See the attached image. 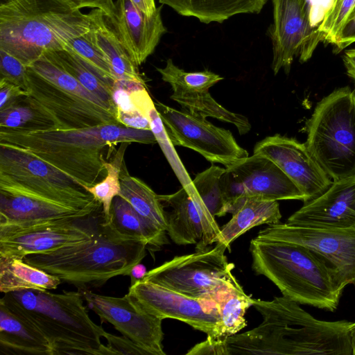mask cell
Instances as JSON below:
<instances>
[{
  "instance_id": "obj_30",
  "label": "cell",
  "mask_w": 355,
  "mask_h": 355,
  "mask_svg": "<svg viewBox=\"0 0 355 355\" xmlns=\"http://www.w3.org/2000/svg\"><path fill=\"white\" fill-rule=\"evenodd\" d=\"M44 54L100 98L115 116L116 108L112 97L114 83L103 78L77 53L67 47L46 51Z\"/></svg>"
},
{
  "instance_id": "obj_40",
  "label": "cell",
  "mask_w": 355,
  "mask_h": 355,
  "mask_svg": "<svg viewBox=\"0 0 355 355\" xmlns=\"http://www.w3.org/2000/svg\"><path fill=\"white\" fill-rule=\"evenodd\" d=\"M220 189L226 214H234L248 198L242 182L227 168L220 177Z\"/></svg>"
},
{
  "instance_id": "obj_49",
  "label": "cell",
  "mask_w": 355,
  "mask_h": 355,
  "mask_svg": "<svg viewBox=\"0 0 355 355\" xmlns=\"http://www.w3.org/2000/svg\"><path fill=\"white\" fill-rule=\"evenodd\" d=\"M146 272L147 271L146 267L143 264L139 263L135 265L132 268L129 274L131 280L130 285L135 284L137 281L141 280L146 274Z\"/></svg>"
},
{
  "instance_id": "obj_13",
  "label": "cell",
  "mask_w": 355,
  "mask_h": 355,
  "mask_svg": "<svg viewBox=\"0 0 355 355\" xmlns=\"http://www.w3.org/2000/svg\"><path fill=\"white\" fill-rule=\"evenodd\" d=\"M261 238L296 243L320 256L338 274L345 285L355 286V229H332L268 225Z\"/></svg>"
},
{
  "instance_id": "obj_4",
  "label": "cell",
  "mask_w": 355,
  "mask_h": 355,
  "mask_svg": "<svg viewBox=\"0 0 355 355\" xmlns=\"http://www.w3.org/2000/svg\"><path fill=\"white\" fill-rule=\"evenodd\" d=\"M89 26L88 13L69 0H13L0 6V49L28 67Z\"/></svg>"
},
{
  "instance_id": "obj_9",
  "label": "cell",
  "mask_w": 355,
  "mask_h": 355,
  "mask_svg": "<svg viewBox=\"0 0 355 355\" xmlns=\"http://www.w3.org/2000/svg\"><path fill=\"white\" fill-rule=\"evenodd\" d=\"M0 180L94 214L102 206L78 181L16 146L0 144Z\"/></svg>"
},
{
  "instance_id": "obj_42",
  "label": "cell",
  "mask_w": 355,
  "mask_h": 355,
  "mask_svg": "<svg viewBox=\"0 0 355 355\" xmlns=\"http://www.w3.org/2000/svg\"><path fill=\"white\" fill-rule=\"evenodd\" d=\"M28 96L25 89L6 79L0 78V110Z\"/></svg>"
},
{
  "instance_id": "obj_38",
  "label": "cell",
  "mask_w": 355,
  "mask_h": 355,
  "mask_svg": "<svg viewBox=\"0 0 355 355\" xmlns=\"http://www.w3.org/2000/svg\"><path fill=\"white\" fill-rule=\"evenodd\" d=\"M64 47L77 53L87 64L103 78L114 83L116 80L111 66L104 54L89 39L87 33L69 40Z\"/></svg>"
},
{
  "instance_id": "obj_35",
  "label": "cell",
  "mask_w": 355,
  "mask_h": 355,
  "mask_svg": "<svg viewBox=\"0 0 355 355\" xmlns=\"http://www.w3.org/2000/svg\"><path fill=\"white\" fill-rule=\"evenodd\" d=\"M130 143H121L110 161L105 160L103 165L106 170L105 177L92 187H85L94 198L101 204L103 220H107L110 215L113 199L121 191L120 173L124 164L123 157L128 146Z\"/></svg>"
},
{
  "instance_id": "obj_20",
  "label": "cell",
  "mask_w": 355,
  "mask_h": 355,
  "mask_svg": "<svg viewBox=\"0 0 355 355\" xmlns=\"http://www.w3.org/2000/svg\"><path fill=\"white\" fill-rule=\"evenodd\" d=\"M291 225L355 229V175L333 181L319 196L304 205L287 219Z\"/></svg>"
},
{
  "instance_id": "obj_16",
  "label": "cell",
  "mask_w": 355,
  "mask_h": 355,
  "mask_svg": "<svg viewBox=\"0 0 355 355\" xmlns=\"http://www.w3.org/2000/svg\"><path fill=\"white\" fill-rule=\"evenodd\" d=\"M28 96L53 117L58 130H70L119 123L107 110L64 91L27 67Z\"/></svg>"
},
{
  "instance_id": "obj_46",
  "label": "cell",
  "mask_w": 355,
  "mask_h": 355,
  "mask_svg": "<svg viewBox=\"0 0 355 355\" xmlns=\"http://www.w3.org/2000/svg\"><path fill=\"white\" fill-rule=\"evenodd\" d=\"M75 6L81 9L83 8H92L102 10L105 15H109L114 7L113 0H69Z\"/></svg>"
},
{
  "instance_id": "obj_12",
  "label": "cell",
  "mask_w": 355,
  "mask_h": 355,
  "mask_svg": "<svg viewBox=\"0 0 355 355\" xmlns=\"http://www.w3.org/2000/svg\"><path fill=\"white\" fill-rule=\"evenodd\" d=\"M87 306L137 346L150 355H165L162 319L146 311L130 294L122 297L80 291Z\"/></svg>"
},
{
  "instance_id": "obj_6",
  "label": "cell",
  "mask_w": 355,
  "mask_h": 355,
  "mask_svg": "<svg viewBox=\"0 0 355 355\" xmlns=\"http://www.w3.org/2000/svg\"><path fill=\"white\" fill-rule=\"evenodd\" d=\"M147 244L123 240L99 223L93 238L55 250L25 256L31 266L78 287H98L118 275H129L146 256Z\"/></svg>"
},
{
  "instance_id": "obj_31",
  "label": "cell",
  "mask_w": 355,
  "mask_h": 355,
  "mask_svg": "<svg viewBox=\"0 0 355 355\" xmlns=\"http://www.w3.org/2000/svg\"><path fill=\"white\" fill-rule=\"evenodd\" d=\"M120 196L143 217L166 232V223L158 195L144 181L132 176L123 164L120 173Z\"/></svg>"
},
{
  "instance_id": "obj_39",
  "label": "cell",
  "mask_w": 355,
  "mask_h": 355,
  "mask_svg": "<svg viewBox=\"0 0 355 355\" xmlns=\"http://www.w3.org/2000/svg\"><path fill=\"white\" fill-rule=\"evenodd\" d=\"M355 6V0H332L318 31L323 41L334 44L336 35Z\"/></svg>"
},
{
  "instance_id": "obj_43",
  "label": "cell",
  "mask_w": 355,
  "mask_h": 355,
  "mask_svg": "<svg viewBox=\"0 0 355 355\" xmlns=\"http://www.w3.org/2000/svg\"><path fill=\"white\" fill-rule=\"evenodd\" d=\"M355 42V6L338 33L334 43L335 51L338 53Z\"/></svg>"
},
{
  "instance_id": "obj_21",
  "label": "cell",
  "mask_w": 355,
  "mask_h": 355,
  "mask_svg": "<svg viewBox=\"0 0 355 355\" xmlns=\"http://www.w3.org/2000/svg\"><path fill=\"white\" fill-rule=\"evenodd\" d=\"M226 168L240 179L248 197L266 200H306L292 180L266 156L253 154Z\"/></svg>"
},
{
  "instance_id": "obj_18",
  "label": "cell",
  "mask_w": 355,
  "mask_h": 355,
  "mask_svg": "<svg viewBox=\"0 0 355 355\" xmlns=\"http://www.w3.org/2000/svg\"><path fill=\"white\" fill-rule=\"evenodd\" d=\"M162 6L146 15L130 0H116L105 18L128 54L137 66L143 64L166 32L161 17Z\"/></svg>"
},
{
  "instance_id": "obj_44",
  "label": "cell",
  "mask_w": 355,
  "mask_h": 355,
  "mask_svg": "<svg viewBox=\"0 0 355 355\" xmlns=\"http://www.w3.org/2000/svg\"><path fill=\"white\" fill-rule=\"evenodd\" d=\"M110 354H146L128 338L107 333L105 337Z\"/></svg>"
},
{
  "instance_id": "obj_37",
  "label": "cell",
  "mask_w": 355,
  "mask_h": 355,
  "mask_svg": "<svg viewBox=\"0 0 355 355\" xmlns=\"http://www.w3.org/2000/svg\"><path fill=\"white\" fill-rule=\"evenodd\" d=\"M28 67L59 88L110 111L100 98L84 87L46 54L44 53Z\"/></svg>"
},
{
  "instance_id": "obj_19",
  "label": "cell",
  "mask_w": 355,
  "mask_h": 355,
  "mask_svg": "<svg viewBox=\"0 0 355 355\" xmlns=\"http://www.w3.org/2000/svg\"><path fill=\"white\" fill-rule=\"evenodd\" d=\"M94 213L0 180V225L49 220H85Z\"/></svg>"
},
{
  "instance_id": "obj_50",
  "label": "cell",
  "mask_w": 355,
  "mask_h": 355,
  "mask_svg": "<svg viewBox=\"0 0 355 355\" xmlns=\"http://www.w3.org/2000/svg\"><path fill=\"white\" fill-rule=\"evenodd\" d=\"M349 330L352 347V355H355V322H351Z\"/></svg>"
},
{
  "instance_id": "obj_25",
  "label": "cell",
  "mask_w": 355,
  "mask_h": 355,
  "mask_svg": "<svg viewBox=\"0 0 355 355\" xmlns=\"http://www.w3.org/2000/svg\"><path fill=\"white\" fill-rule=\"evenodd\" d=\"M101 223L116 237L127 241H141L148 247L158 249L168 241L166 232L139 214L123 198L113 199L110 215Z\"/></svg>"
},
{
  "instance_id": "obj_48",
  "label": "cell",
  "mask_w": 355,
  "mask_h": 355,
  "mask_svg": "<svg viewBox=\"0 0 355 355\" xmlns=\"http://www.w3.org/2000/svg\"><path fill=\"white\" fill-rule=\"evenodd\" d=\"M138 8L148 16H151L155 11V0H130Z\"/></svg>"
},
{
  "instance_id": "obj_8",
  "label": "cell",
  "mask_w": 355,
  "mask_h": 355,
  "mask_svg": "<svg viewBox=\"0 0 355 355\" xmlns=\"http://www.w3.org/2000/svg\"><path fill=\"white\" fill-rule=\"evenodd\" d=\"M211 248L175 256L147 271L141 279L170 288L184 295L216 302L223 292L241 288L232 271L222 243Z\"/></svg>"
},
{
  "instance_id": "obj_28",
  "label": "cell",
  "mask_w": 355,
  "mask_h": 355,
  "mask_svg": "<svg viewBox=\"0 0 355 355\" xmlns=\"http://www.w3.org/2000/svg\"><path fill=\"white\" fill-rule=\"evenodd\" d=\"M282 214L277 200L248 197L221 228L216 243H222L230 251L231 243L256 226L280 223Z\"/></svg>"
},
{
  "instance_id": "obj_51",
  "label": "cell",
  "mask_w": 355,
  "mask_h": 355,
  "mask_svg": "<svg viewBox=\"0 0 355 355\" xmlns=\"http://www.w3.org/2000/svg\"><path fill=\"white\" fill-rule=\"evenodd\" d=\"M13 0H0V6L9 3Z\"/></svg>"
},
{
  "instance_id": "obj_36",
  "label": "cell",
  "mask_w": 355,
  "mask_h": 355,
  "mask_svg": "<svg viewBox=\"0 0 355 355\" xmlns=\"http://www.w3.org/2000/svg\"><path fill=\"white\" fill-rule=\"evenodd\" d=\"M162 79L169 83L173 92H202L223 79V77L208 70L187 72L176 66L168 59L164 68H157Z\"/></svg>"
},
{
  "instance_id": "obj_34",
  "label": "cell",
  "mask_w": 355,
  "mask_h": 355,
  "mask_svg": "<svg viewBox=\"0 0 355 355\" xmlns=\"http://www.w3.org/2000/svg\"><path fill=\"white\" fill-rule=\"evenodd\" d=\"M226 168L214 164L197 174L187 187L194 202L206 208L214 216L226 215L220 189V177Z\"/></svg>"
},
{
  "instance_id": "obj_5",
  "label": "cell",
  "mask_w": 355,
  "mask_h": 355,
  "mask_svg": "<svg viewBox=\"0 0 355 355\" xmlns=\"http://www.w3.org/2000/svg\"><path fill=\"white\" fill-rule=\"evenodd\" d=\"M81 292L22 290L4 293L0 302L33 322L48 338L54 355L110 354L101 338L106 332L94 323Z\"/></svg>"
},
{
  "instance_id": "obj_2",
  "label": "cell",
  "mask_w": 355,
  "mask_h": 355,
  "mask_svg": "<svg viewBox=\"0 0 355 355\" xmlns=\"http://www.w3.org/2000/svg\"><path fill=\"white\" fill-rule=\"evenodd\" d=\"M123 142L155 144L157 139L151 130L128 128L121 123L70 130L0 129V144L28 150L85 188L92 187L106 175L103 150Z\"/></svg>"
},
{
  "instance_id": "obj_10",
  "label": "cell",
  "mask_w": 355,
  "mask_h": 355,
  "mask_svg": "<svg viewBox=\"0 0 355 355\" xmlns=\"http://www.w3.org/2000/svg\"><path fill=\"white\" fill-rule=\"evenodd\" d=\"M170 143L195 150L207 161L228 168L248 157L230 131L206 119L155 103Z\"/></svg>"
},
{
  "instance_id": "obj_1",
  "label": "cell",
  "mask_w": 355,
  "mask_h": 355,
  "mask_svg": "<svg viewBox=\"0 0 355 355\" xmlns=\"http://www.w3.org/2000/svg\"><path fill=\"white\" fill-rule=\"evenodd\" d=\"M252 306L262 322L227 338L223 355H352L351 322L318 320L283 295L253 299Z\"/></svg>"
},
{
  "instance_id": "obj_14",
  "label": "cell",
  "mask_w": 355,
  "mask_h": 355,
  "mask_svg": "<svg viewBox=\"0 0 355 355\" xmlns=\"http://www.w3.org/2000/svg\"><path fill=\"white\" fill-rule=\"evenodd\" d=\"M80 220H49L0 225V255L23 259L73 245L94 237L97 227Z\"/></svg>"
},
{
  "instance_id": "obj_22",
  "label": "cell",
  "mask_w": 355,
  "mask_h": 355,
  "mask_svg": "<svg viewBox=\"0 0 355 355\" xmlns=\"http://www.w3.org/2000/svg\"><path fill=\"white\" fill-rule=\"evenodd\" d=\"M166 223V232L176 244H196V250L209 248L207 230L198 207L183 186L178 191L158 195Z\"/></svg>"
},
{
  "instance_id": "obj_33",
  "label": "cell",
  "mask_w": 355,
  "mask_h": 355,
  "mask_svg": "<svg viewBox=\"0 0 355 355\" xmlns=\"http://www.w3.org/2000/svg\"><path fill=\"white\" fill-rule=\"evenodd\" d=\"M0 129L19 130H58L53 117L30 96L0 110Z\"/></svg>"
},
{
  "instance_id": "obj_45",
  "label": "cell",
  "mask_w": 355,
  "mask_h": 355,
  "mask_svg": "<svg viewBox=\"0 0 355 355\" xmlns=\"http://www.w3.org/2000/svg\"><path fill=\"white\" fill-rule=\"evenodd\" d=\"M115 116L117 121L125 127L151 130L149 119L139 110L128 112L116 111Z\"/></svg>"
},
{
  "instance_id": "obj_17",
  "label": "cell",
  "mask_w": 355,
  "mask_h": 355,
  "mask_svg": "<svg viewBox=\"0 0 355 355\" xmlns=\"http://www.w3.org/2000/svg\"><path fill=\"white\" fill-rule=\"evenodd\" d=\"M253 154L271 159L306 196V202L324 193L333 181L310 154L305 143L279 134L254 146Z\"/></svg>"
},
{
  "instance_id": "obj_47",
  "label": "cell",
  "mask_w": 355,
  "mask_h": 355,
  "mask_svg": "<svg viewBox=\"0 0 355 355\" xmlns=\"http://www.w3.org/2000/svg\"><path fill=\"white\" fill-rule=\"evenodd\" d=\"M343 62L347 76L355 83V49L345 51L343 55Z\"/></svg>"
},
{
  "instance_id": "obj_32",
  "label": "cell",
  "mask_w": 355,
  "mask_h": 355,
  "mask_svg": "<svg viewBox=\"0 0 355 355\" xmlns=\"http://www.w3.org/2000/svg\"><path fill=\"white\" fill-rule=\"evenodd\" d=\"M171 98L178 103L182 110L205 118L213 117L235 125L240 135L251 129L248 118L243 114L232 112L217 103L209 91L202 92H174Z\"/></svg>"
},
{
  "instance_id": "obj_3",
  "label": "cell",
  "mask_w": 355,
  "mask_h": 355,
  "mask_svg": "<svg viewBox=\"0 0 355 355\" xmlns=\"http://www.w3.org/2000/svg\"><path fill=\"white\" fill-rule=\"evenodd\" d=\"M255 274L300 304L334 311L346 286L320 256L296 243L257 236L250 244Z\"/></svg>"
},
{
  "instance_id": "obj_23",
  "label": "cell",
  "mask_w": 355,
  "mask_h": 355,
  "mask_svg": "<svg viewBox=\"0 0 355 355\" xmlns=\"http://www.w3.org/2000/svg\"><path fill=\"white\" fill-rule=\"evenodd\" d=\"M0 349L6 354L54 355L45 334L26 317L1 302Z\"/></svg>"
},
{
  "instance_id": "obj_7",
  "label": "cell",
  "mask_w": 355,
  "mask_h": 355,
  "mask_svg": "<svg viewBox=\"0 0 355 355\" xmlns=\"http://www.w3.org/2000/svg\"><path fill=\"white\" fill-rule=\"evenodd\" d=\"M306 132L307 149L333 181L355 175V90L340 87L324 97Z\"/></svg>"
},
{
  "instance_id": "obj_41",
  "label": "cell",
  "mask_w": 355,
  "mask_h": 355,
  "mask_svg": "<svg viewBox=\"0 0 355 355\" xmlns=\"http://www.w3.org/2000/svg\"><path fill=\"white\" fill-rule=\"evenodd\" d=\"M26 71L27 67L20 60L0 49V78L9 80L25 89Z\"/></svg>"
},
{
  "instance_id": "obj_26",
  "label": "cell",
  "mask_w": 355,
  "mask_h": 355,
  "mask_svg": "<svg viewBox=\"0 0 355 355\" xmlns=\"http://www.w3.org/2000/svg\"><path fill=\"white\" fill-rule=\"evenodd\" d=\"M90 21L87 35L104 54L112 69L114 77L145 83L139 69L132 60L117 35L107 22L104 12L94 8L88 13Z\"/></svg>"
},
{
  "instance_id": "obj_11",
  "label": "cell",
  "mask_w": 355,
  "mask_h": 355,
  "mask_svg": "<svg viewBox=\"0 0 355 355\" xmlns=\"http://www.w3.org/2000/svg\"><path fill=\"white\" fill-rule=\"evenodd\" d=\"M272 3L271 67L275 75L281 69L288 74L295 57L306 62L323 40L313 25L306 0H272Z\"/></svg>"
},
{
  "instance_id": "obj_29",
  "label": "cell",
  "mask_w": 355,
  "mask_h": 355,
  "mask_svg": "<svg viewBox=\"0 0 355 355\" xmlns=\"http://www.w3.org/2000/svg\"><path fill=\"white\" fill-rule=\"evenodd\" d=\"M62 283L57 277L14 257L0 255V291L2 293L34 289L55 290Z\"/></svg>"
},
{
  "instance_id": "obj_15",
  "label": "cell",
  "mask_w": 355,
  "mask_h": 355,
  "mask_svg": "<svg viewBox=\"0 0 355 355\" xmlns=\"http://www.w3.org/2000/svg\"><path fill=\"white\" fill-rule=\"evenodd\" d=\"M128 293L150 314L162 320H178L207 337L214 334L220 318L216 302L194 298L153 282L137 281Z\"/></svg>"
},
{
  "instance_id": "obj_27",
  "label": "cell",
  "mask_w": 355,
  "mask_h": 355,
  "mask_svg": "<svg viewBox=\"0 0 355 355\" xmlns=\"http://www.w3.org/2000/svg\"><path fill=\"white\" fill-rule=\"evenodd\" d=\"M268 0H159L178 14L200 22L222 23L239 14L259 13Z\"/></svg>"
},
{
  "instance_id": "obj_24",
  "label": "cell",
  "mask_w": 355,
  "mask_h": 355,
  "mask_svg": "<svg viewBox=\"0 0 355 355\" xmlns=\"http://www.w3.org/2000/svg\"><path fill=\"white\" fill-rule=\"evenodd\" d=\"M253 298L241 288H234L221 293L216 302L219 306L220 318L214 334L190 349L187 354L223 355L225 341L246 327L245 314L252 306Z\"/></svg>"
}]
</instances>
